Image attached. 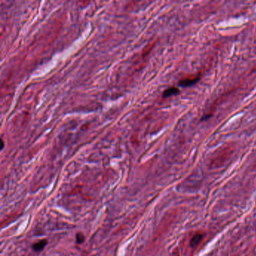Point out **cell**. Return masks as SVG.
Masks as SVG:
<instances>
[{"mask_svg":"<svg viewBox=\"0 0 256 256\" xmlns=\"http://www.w3.org/2000/svg\"><path fill=\"white\" fill-rule=\"evenodd\" d=\"M200 80V76H195L193 77H186V78H183L181 80L179 81V85L180 87H190V86H192L194 84H195L196 83L198 82Z\"/></svg>","mask_w":256,"mask_h":256,"instance_id":"6da1fadb","label":"cell"},{"mask_svg":"<svg viewBox=\"0 0 256 256\" xmlns=\"http://www.w3.org/2000/svg\"><path fill=\"white\" fill-rule=\"evenodd\" d=\"M179 93V90L177 87H170V88L167 89V90H165V92L163 93V97L164 98H168L170 97L171 96H174V95H177Z\"/></svg>","mask_w":256,"mask_h":256,"instance_id":"7a4b0ae2","label":"cell"},{"mask_svg":"<svg viewBox=\"0 0 256 256\" xmlns=\"http://www.w3.org/2000/svg\"><path fill=\"white\" fill-rule=\"evenodd\" d=\"M47 244H48V241H47L46 240H42L37 242V243H35V244L32 246V248H33L34 250L36 251V252H40V251H41L42 249L46 246Z\"/></svg>","mask_w":256,"mask_h":256,"instance_id":"3957f363","label":"cell"},{"mask_svg":"<svg viewBox=\"0 0 256 256\" xmlns=\"http://www.w3.org/2000/svg\"><path fill=\"white\" fill-rule=\"evenodd\" d=\"M201 237H202V236H201V235H196V236H195L194 238H193L191 241L192 245V246H194V245L197 244L198 242L201 240Z\"/></svg>","mask_w":256,"mask_h":256,"instance_id":"277c9868","label":"cell"},{"mask_svg":"<svg viewBox=\"0 0 256 256\" xmlns=\"http://www.w3.org/2000/svg\"><path fill=\"white\" fill-rule=\"evenodd\" d=\"M84 240V237L82 234H77V242L80 243Z\"/></svg>","mask_w":256,"mask_h":256,"instance_id":"5b68a950","label":"cell"}]
</instances>
